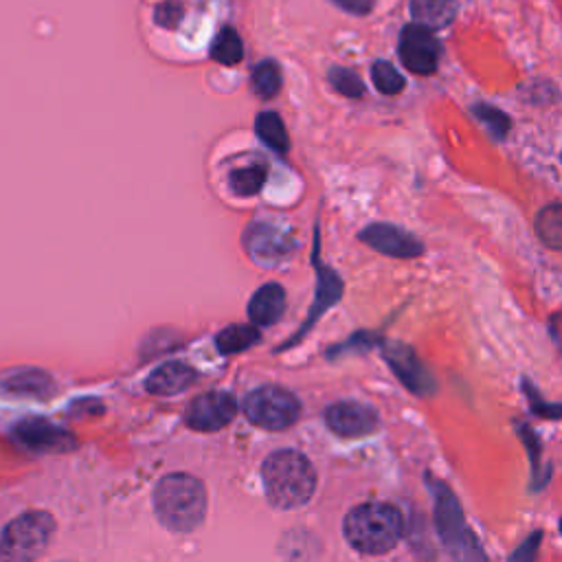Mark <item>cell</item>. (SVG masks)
<instances>
[{
	"instance_id": "cell-1",
	"label": "cell",
	"mask_w": 562,
	"mask_h": 562,
	"mask_svg": "<svg viewBox=\"0 0 562 562\" xmlns=\"http://www.w3.org/2000/svg\"><path fill=\"white\" fill-rule=\"evenodd\" d=\"M262 479L266 497L279 510H295L306 505L314 488H317V472L308 457L297 451H277L264 462Z\"/></svg>"
},
{
	"instance_id": "cell-2",
	"label": "cell",
	"mask_w": 562,
	"mask_h": 562,
	"mask_svg": "<svg viewBox=\"0 0 562 562\" xmlns=\"http://www.w3.org/2000/svg\"><path fill=\"white\" fill-rule=\"evenodd\" d=\"M402 514L389 503H363L345 516L343 532L356 552L380 556L391 552L402 538Z\"/></svg>"
},
{
	"instance_id": "cell-3",
	"label": "cell",
	"mask_w": 562,
	"mask_h": 562,
	"mask_svg": "<svg viewBox=\"0 0 562 562\" xmlns=\"http://www.w3.org/2000/svg\"><path fill=\"white\" fill-rule=\"evenodd\" d=\"M154 510L161 523L174 532L196 530L207 512L205 486L183 472L167 475L154 490Z\"/></svg>"
},
{
	"instance_id": "cell-4",
	"label": "cell",
	"mask_w": 562,
	"mask_h": 562,
	"mask_svg": "<svg viewBox=\"0 0 562 562\" xmlns=\"http://www.w3.org/2000/svg\"><path fill=\"white\" fill-rule=\"evenodd\" d=\"M55 521L47 512H27L11 521L0 536V560H36L49 547Z\"/></svg>"
},
{
	"instance_id": "cell-5",
	"label": "cell",
	"mask_w": 562,
	"mask_h": 562,
	"mask_svg": "<svg viewBox=\"0 0 562 562\" xmlns=\"http://www.w3.org/2000/svg\"><path fill=\"white\" fill-rule=\"evenodd\" d=\"M244 413L260 429L284 431L299 420L301 404L286 389L262 387L244 400Z\"/></svg>"
},
{
	"instance_id": "cell-6",
	"label": "cell",
	"mask_w": 562,
	"mask_h": 562,
	"mask_svg": "<svg viewBox=\"0 0 562 562\" xmlns=\"http://www.w3.org/2000/svg\"><path fill=\"white\" fill-rule=\"evenodd\" d=\"M435 516L442 541L455 556H483L479 552L477 538L470 534L464 521L462 508H459V503L444 483H435Z\"/></svg>"
},
{
	"instance_id": "cell-7",
	"label": "cell",
	"mask_w": 562,
	"mask_h": 562,
	"mask_svg": "<svg viewBox=\"0 0 562 562\" xmlns=\"http://www.w3.org/2000/svg\"><path fill=\"white\" fill-rule=\"evenodd\" d=\"M400 60L415 75H433L440 66L442 47L433 36V29L424 25H409L400 33Z\"/></svg>"
},
{
	"instance_id": "cell-8",
	"label": "cell",
	"mask_w": 562,
	"mask_h": 562,
	"mask_svg": "<svg viewBox=\"0 0 562 562\" xmlns=\"http://www.w3.org/2000/svg\"><path fill=\"white\" fill-rule=\"evenodd\" d=\"M235 413H238V404H235L229 393L211 391L191 402L185 422L194 431L211 433L229 426L235 418Z\"/></svg>"
},
{
	"instance_id": "cell-9",
	"label": "cell",
	"mask_w": 562,
	"mask_h": 562,
	"mask_svg": "<svg viewBox=\"0 0 562 562\" xmlns=\"http://www.w3.org/2000/svg\"><path fill=\"white\" fill-rule=\"evenodd\" d=\"M361 240L372 246L374 251L398 257V260H413V257H420L424 253V246L415 235L400 227H393V224H369L361 233Z\"/></svg>"
},
{
	"instance_id": "cell-10",
	"label": "cell",
	"mask_w": 562,
	"mask_h": 562,
	"mask_svg": "<svg viewBox=\"0 0 562 562\" xmlns=\"http://www.w3.org/2000/svg\"><path fill=\"white\" fill-rule=\"evenodd\" d=\"M325 422L341 437H363L378 429V413L361 402H336L325 411Z\"/></svg>"
},
{
	"instance_id": "cell-11",
	"label": "cell",
	"mask_w": 562,
	"mask_h": 562,
	"mask_svg": "<svg viewBox=\"0 0 562 562\" xmlns=\"http://www.w3.org/2000/svg\"><path fill=\"white\" fill-rule=\"evenodd\" d=\"M385 358L393 367L396 376L415 393H431L433 391V378L426 372L424 365L415 358V354L400 343H389L385 347Z\"/></svg>"
},
{
	"instance_id": "cell-12",
	"label": "cell",
	"mask_w": 562,
	"mask_h": 562,
	"mask_svg": "<svg viewBox=\"0 0 562 562\" xmlns=\"http://www.w3.org/2000/svg\"><path fill=\"white\" fill-rule=\"evenodd\" d=\"M16 437L31 448H38V451H60L66 448V444H73V437L69 433H64L58 426L49 424L47 420H25L16 426Z\"/></svg>"
},
{
	"instance_id": "cell-13",
	"label": "cell",
	"mask_w": 562,
	"mask_h": 562,
	"mask_svg": "<svg viewBox=\"0 0 562 562\" xmlns=\"http://www.w3.org/2000/svg\"><path fill=\"white\" fill-rule=\"evenodd\" d=\"M286 310V292L277 284H266L255 292L249 303V317L253 325H273Z\"/></svg>"
},
{
	"instance_id": "cell-14",
	"label": "cell",
	"mask_w": 562,
	"mask_h": 562,
	"mask_svg": "<svg viewBox=\"0 0 562 562\" xmlns=\"http://www.w3.org/2000/svg\"><path fill=\"white\" fill-rule=\"evenodd\" d=\"M196 380V372L185 363H167L161 365L156 372L148 378V391L154 396H174L187 389L191 382Z\"/></svg>"
},
{
	"instance_id": "cell-15",
	"label": "cell",
	"mask_w": 562,
	"mask_h": 562,
	"mask_svg": "<svg viewBox=\"0 0 562 562\" xmlns=\"http://www.w3.org/2000/svg\"><path fill=\"white\" fill-rule=\"evenodd\" d=\"M457 0H411V16L418 25L446 29L457 18Z\"/></svg>"
},
{
	"instance_id": "cell-16",
	"label": "cell",
	"mask_w": 562,
	"mask_h": 562,
	"mask_svg": "<svg viewBox=\"0 0 562 562\" xmlns=\"http://www.w3.org/2000/svg\"><path fill=\"white\" fill-rule=\"evenodd\" d=\"M536 235L547 249L562 251V205H547L538 211Z\"/></svg>"
},
{
	"instance_id": "cell-17",
	"label": "cell",
	"mask_w": 562,
	"mask_h": 562,
	"mask_svg": "<svg viewBox=\"0 0 562 562\" xmlns=\"http://www.w3.org/2000/svg\"><path fill=\"white\" fill-rule=\"evenodd\" d=\"M255 130H257V137H260L268 145V148L279 152V154L288 152L290 139H288L284 121H281L277 112H262V115L257 117Z\"/></svg>"
},
{
	"instance_id": "cell-18",
	"label": "cell",
	"mask_w": 562,
	"mask_h": 562,
	"mask_svg": "<svg viewBox=\"0 0 562 562\" xmlns=\"http://www.w3.org/2000/svg\"><path fill=\"white\" fill-rule=\"evenodd\" d=\"M211 58L224 66L240 64L244 58V44L242 38L238 36V31H233L229 27L222 29L211 44Z\"/></svg>"
},
{
	"instance_id": "cell-19",
	"label": "cell",
	"mask_w": 562,
	"mask_h": 562,
	"mask_svg": "<svg viewBox=\"0 0 562 562\" xmlns=\"http://www.w3.org/2000/svg\"><path fill=\"white\" fill-rule=\"evenodd\" d=\"M260 341V332L253 325H231L216 336V345L222 354H235L249 350L251 345Z\"/></svg>"
},
{
	"instance_id": "cell-20",
	"label": "cell",
	"mask_w": 562,
	"mask_h": 562,
	"mask_svg": "<svg viewBox=\"0 0 562 562\" xmlns=\"http://www.w3.org/2000/svg\"><path fill=\"white\" fill-rule=\"evenodd\" d=\"M251 86L253 91L262 99H271L281 91V69L279 64L273 60H264L262 64L255 66L251 75Z\"/></svg>"
},
{
	"instance_id": "cell-21",
	"label": "cell",
	"mask_w": 562,
	"mask_h": 562,
	"mask_svg": "<svg viewBox=\"0 0 562 562\" xmlns=\"http://www.w3.org/2000/svg\"><path fill=\"white\" fill-rule=\"evenodd\" d=\"M266 183V167L264 165H249L242 170H235L231 174V189L238 196H255Z\"/></svg>"
},
{
	"instance_id": "cell-22",
	"label": "cell",
	"mask_w": 562,
	"mask_h": 562,
	"mask_svg": "<svg viewBox=\"0 0 562 562\" xmlns=\"http://www.w3.org/2000/svg\"><path fill=\"white\" fill-rule=\"evenodd\" d=\"M372 80L382 95H398L404 91V77L389 62H376L372 66Z\"/></svg>"
},
{
	"instance_id": "cell-23",
	"label": "cell",
	"mask_w": 562,
	"mask_h": 562,
	"mask_svg": "<svg viewBox=\"0 0 562 562\" xmlns=\"http://www.w3.org/2000/svg\"><path fill=\"white\" fill-rule=\"evenodd\" d=\"M330 84L345 97H352L358 99L363 97L365 93V84L361 82V77H358L354 71L350 69H332L330 71Z\"/></svg>"
},
{
	"instance_id": "cell-24",
	"label": "cell",
	"mask_w": 562,
	"mask_h": 562,
	"mask_svg": "<svg viewBox=\"0 0 562 562\" xmlns=\"http://www.w3.org/2000/svg\"><path fill=\"white\" fill-rule=\"evenodd\" d=\"M472 112H475V115H477L483 123H486V126H488L494 134H497L499 139H503V137H505V132H508V130H510V126H512L510 119L505 117L501 110L492 108V106L479 104V106L472 108Z\"/></svg>"
},
{
	"instance_id": "cell-25",
	"label": "cell",
	"mask_w": 562,
	"mask_h": 562,
	"mask_svg": "<svg viewBox=\"0 0 562 562\" xmlns=\"http://www.w3.org/2000/svg\"><path fill=\"white\" fill-rule=\"evenodd\" d=\"M156 25H161L163 29H176L178 22L183 20V5L176 3V0H167V3L159 5L154 14Z\"/></svg>"
},
{
	"instance_id": "cell-26",
	"label": "cell",
	"mask_w": 562,
	"mask_h": 562,
	"mask_svg": "<svg viewBox=\"0 0 562 562\" xmlns=\"http://www.w3.org/2000/svg\"><path fill=\"white\" fill-rule=\"evenodd\" d=\"M334 3L354 16H365L374 7V0H334Z\"/></svg>"
},
{
	"instance_id": "cell-27",
	"label": "cell",
	"mask_w": 562,
	"mask_h": 562,
	"mask_svg": "<svg viewBox=\"0 0 562 562\" xmlns=\"http://www.w3.org/2000/svg\"><path fill=\"white\" fill-rule=\"evenodd\" d=\"M549 330H552L554 341L558 343V347L562 350V312L554 314L552 321H549Z\"/></svg>"
},
{
	"instance_id": "cell-28",
	"label": "cell",
	"mask_w": 562,
	"mask_h": 562,
	"mask_svg": "<svg viewBox=\"0 0 562 562\" xmlns=\"http://www.w3.org/2000/svg\"><path fill=\"white\" fill-rule=\"evenodd\" d=\"M536 541H538V534H536V538H534V543H530V549H536ZM525 554H527V543H525L523 549H519V552H516L512 558H525Z\"/></svg>"
}]
</instances>
